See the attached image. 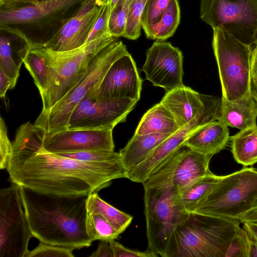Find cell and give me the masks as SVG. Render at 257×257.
Wrapping results in <instances>:
<instances>
[{
    "instance_id": "6da1fadb",
    "label": "cell",
    "mask_w": 257,
    "mask_h": 257,
    "mask_svg": "<svg viewBox=\"0 0 257 257\" xmlns=\"http://www.w3.org/2000/svg\"><path fill=\"white\" fill-rule=\"evenodd\" d=\"M46 132L27 122L18 129L7 171L12 183L39 193L89 195L125 178L121 162L79 161L42 149Z\"/></svg>"
},
{
    "instance_id": "7a4b0ae2",
    "label": "cell",
    "mask_w": 257,
    "mask_h": 257,
    "mask_svg": "<svg viewBox=\"0 0 257 257\" xmlns=\"http://www.w3.org/2000/svg\"><path fill=\"white\" fill-rule=\"evenodd\" d=\"M20 190L30 229L40 242L74 249L91 245L86 230L88 195L44 194L23 186Z\"/></svg>"
},
{
    "instance_id": "3957f363",
    "label": "cell",
    "mask_w": 257,
    "mask_h": 257,
    "mask_svg": "<svg viewBox=\"0 0 257 257\" xmlns=\"http://www.w3.org/2000/svg\"><path fill=\"white\" fill-rule=\"evenodd\" d=\"M240 223L237 219L189 213L171 234L165 257H225L241 228Z\"/></svg>"
},
{
    "instance_id": "277c9868",
    "label": "cell",
    "mask_w": 257,
    "mask_h": 257,
    "mask_svg": "<svg viewBox=\"0 0 257 257\" xmlns=\"http://www.w3.org/2000/svg\"><path fill=\"white\" fill-rule=\"evenodd\" d=\"M88 1L50 0L12 10L0 9V29L42 45Z\"/></svg>"
},
{
    "instance_id": "5b68a950",
    "label": "cell",
    "mask_w": 257,
    "mask_h": 257,
    "mask_svg": "<svg viewBox=\"0 0 257 257\" xmlns=\"http://www.w3.org/2000/svg\"><path fill=\"white\" fill-rule=\"evenodd\" d=\"M118 39L108 34L64 52L54 51L41 45L29 43L30 50L44 58L49 70L48 87L40 94L43 104L40 114L47 112L82 78L91 61L99 51Z\"/></svg>"
},
{
    "instance_id": "8992f818",
    "label": "cell",
    "mask_w": 257,
    "mask_h": 257,
    "mask_svg": "<svg viewBox=\"0 0 257 257\" xmlns=\"http://www.w3.org/2000/svg\"><path fill=\"white\" fill-rule=\"evenodd\" d=\"M128 52L118 39L99 51L91 61L82 78L47 112L40 114L34 124L46 134L67 129L70 116L78 103L92 89H97L112 64Z\"/></svg>"
},
{
    "instance_id": "52a82bcc",
    "label": "cell",
    "mask_w": 257,
    "mask_h": 257,
    "mask_svg": "<svg viewBox=\"0 0 257 257\" xmlns=\"http://www.w3.org/2000/svg\"><path fill=\"white\" fill-rule=\"evenodd\" d=\"M257 198V170L243 168L219 176L193 212L239 219L253 208Z\"/></svg>"
},
{
    "instance_id": "ba28073f",
    "label": "cell",
    "mask_w": 257,
    "mask_h": 257,
    "mask_svg": "<svg viewBox=\"0 0 257 257\" xmlns=\"http://www.w3.org/2000/svg\"><path fill=\"white\" fill-rule=\"evenodd\" d=\"M213 30L212 46L222 97L231 101L237 100L251 93V46L221 29Z\"/></svg>"
},
{
    "instance_id": "9c48e42d",
    "label": "cell",
    "mask_w": 257,
    "mask_h": 257,
    "mask_svg": "<svg viewBox=\"0 0 257 257\" xmlns=\"http://www.w3.org/2000/svg\"><path fill=\"white\" fill-rule=\"evenodd\" d=\"M144 190L148 249L165 257L171 234L189 213L182 206L173 185Z\"/></svg>"
},
{
    "instance_id": "30bf717a",
    "label": "cell",
    "mask_w": 257,
    "mask_h": 257,
    "mask_svg": "<svg viewBox=\"0 0 257 257\" xmlns=\"http://www.w3.org/2000/svg\"><path fill=\"white\" fill-rule=\"evenodd\" d=\"M200 18L252 46L257 40V0H200Z\"/></svg>"
},
{
    "instance_id": "8fae6325",
    "label": "cell",
    "mask_w": 257,
    "mask_h": 257,
    "mask_svg": "<svg viewBox=\"0 0 257 257\" xmlns=\"http://www.w3.org/2000/svg\"><path fill=\"white\" fill-rule=\"evenodd\" d=\"M20 186L0 190V257H25L34 237L23 206Z\"/></svg>"
},
{
    "instance_id": "7c38bea8",
    "label": "cell",
    "mask_w": 257,
    "mask_h": 257,
    "mask_svg": "<svg viewBox=\"0 0 257 257\" xmlns=\"http://www.w3.org/2000/svg\"><path fill=\"white\" fill-rule=\"evenodd\" d=\"M91 89L73 110L69 129H110L125 121L137 101L131 99L99 98Z\"/></svg>"
},
{
    "instance_id": "4fadbf2b",
    "label": "cell",
    "mask_w": 257,
    "mask_h": 257,
    "mask_svg": "<svg viewBox=\"0 0 257 257\" xmlns=\"http://www.w3.org/2000/svg\"><path fill=\"white\" fill-rule=\"evenodd\" d=\"M183 59L178 48L169 42L157 40L147 50L142 70L153 85L169 92L184 85Z\"/></svg>"
},
{
    "instance_id": "5bb4252c",
    "label": "cell",
    "mask_w": 257,
    "mask_h": 257,
    "mask_svg": "<svg viewBox=\"0 0 257 257\" xmlns=\"http://www.w3.org/2000/svg\"><path fill=\"white\" fill-rule=\"evenodd\" d=\"M112 130L67 128L45 135L42 149L60 154L87 151H114Z\"/></svg>"
},
{
    "instance_id": "9a60e30c",
    "label": "cell",
    "mask_w": 257,
    "mask_h": 257,
    "mask_svg": "<svg viewBox=\"0 0 257 257\" xmlns=\"http://www.w3.org/2000/svg\"><path fill=\"white\" fill-rule=\"evenodd\" d=\"M105 1L89 0L42 46L54 51L64 52L86 44Z\"/></svg>"
},
{
    "instance_id": "2e32d148",
    "label": "cell",
    "mask_w": 257,
    "mask_h": 257,
    "mask_svg": "<svg viewBox=\"0 0 257 257\" xmlns=\"http://www.w3.org/2000/svg\"><path fill=\"white\" fill-rule=\"evenodd\" d=\"M142 80L136 64L129 53L121 56L111 65L94 93L99 98H140Z\"/></svg>"
},
{
    "instance_id": "e0dca14e",
    "label": "cell",
    "mask_w": 257,
    "mask_h": 257,
    "mask_svg": "<svg viewBox=\"0 0 257 257\" xmlns=\"http://www.w3.org/2000/svg\"><path fill=\"white\" fill-rule=\"evenodd\" d=\"M207 96L183 85L166 92L160 102L172 113L181 128L205 109Z\"/></svg>"
},
{
    "instance_id": "ac0fdd59",
    "label": "cell",
    "mask_w": 257,
    "mask_h": 257,
    "mask_svg": "<svg viewBox=\"0 0 257 257\" xmlns=\"http://www.w3.org/2000/svg\"><path fill=\"white\" fill-rule=\"evenodd\" d=\"M228 126L213 119L196 128L184 145L202 154L212 156L222 151L229 140Z\"/></svg>"
},
{
    "instance_id": "d6986e66",
    "label": "cell",
    "mask_w": 257,
    "mask_h": 257,
    "mask_svg": "<svg viewBox=\"0 0 257 257\" xmlns=\"http://www.w3.org/2000/svg\"><path fill=\"white\" fill-rule=\"evenodd\" d=\"M257 102L250 93L236 100L222 97L218 119L228 126L239 130L256 125Z\"/></svg>"
},
{
    "instance_id": "ffe728a7",
    "label": "cell",
    "mask_w": 257,
    "mask_h": 257,
    "mask_svg": "<svg viewBox=\"0 0 257 257\" xmlns=\"http://www.w3.org/2000/svg\"><path fill=\"white\" fill-rule=\"evenodd\" d=\"M211 157L184 145L173 180L176 190L179 192L194 180L211 173L209 165Z\"/></svg>"
},
{
    "instance_id": "44dd1931",
    "label": "cell",
    "mask_w": 257,
    "mask_h": 257,
    "mask_svg": "<svg viewBox=\"0 0 257 257\" xmlns=\"http://www.w3.org/2000/svg\"><path fill=\"white\" fill-rule=\"evenodd\" d=\"M171 135L135 134L126 146L119 151L121 165L125 173L146 160Z\"/></svg>"
},
{
    "instance_id": "7402d4cb",
    "label": "cell",
    "mask_w": 257,
    "mask_h": 257,
    "mask_svg": "<svg viewBox=\"0 0 257 257\" xmlns=\"http://www.w3.org/2000/svg\"><path fill=\"white\" fill-rule=\"evenodd\" d=\"M0 37V70L11 80L14 88L20 75L21 66L30 51L27 40L19 46H14L12 39L1 31Z\"/></svg>"
},
{
    "instance_id": "603a6c76",
    "label": "cell",
    "mask_w": 257,
    "mask_h": 257,
    "mask_svg": "<svg viewBox=\"0 0 257 257\" xmlns=\"http://www.w3.org/2000/svg\"><path fill=\"white\" fill-rule=\"evenodd\" d=\"M179 128L172 113L160 102L144 114L135 134L172 135Z\"/></svg>"
},
{
    "instance_id": "cb8c5ba5",
    "label": "cell",
    "mask_w": 257,
    "mask_h": 257,
    "mask_svg": "<svg viewBox=\"0 0 257 257\" xmlns=\"http://www.w3.org/2000/svg\"><path fill=\"white\" fill-rule=\"evenodd\" d=\"M231 152L235 161L243 166L257 163V125L240 130L230 137Z\"/></svg>"
},
{
    "instance_id": "d4e9b609",
    "label": "cell",
    "mask_w": 257,
    "mask_h": 257,
    "mask_svg": "<svg viewBox=\"0 0 257 257\" xmlns=\"http://www.w3.org/2000/svg\"><path fill=\"white\" fill-rule=\"evenodd\" d=\"M219 176L211 172L194 180L178 192L179 201L187 212L194 211L198 204L217 183Z\"/></svg>"
},
{
    "instance_id": "484cf974",
    "label": "cell",
    "mask_w": 257,
    "mask_h": 257,
    "mask_svg": "<svg viewBox=\"0 0 257 257\" xmlns=\"http://www.w3.org/2000/svg\"><path fill=\"white\" fill-rule=\"evenodd\" d=\"M87 210L88 214H97L108 221L120 234L131 224L133 217L120 211L102 200L97 192L88 196Z\"/></svg>"
},
{
    "instance_id": "4316f807",
    "label": "cell",
    "mask_w": 257,
    "mask_h": 257,
    "mask_svg": "<svg viewBox=\"0 0 257 257\" xmlns=\"http://www.w3.org/2000/svg\"><path fill=\"white\" fill-rule=\"evenodd\" d=\"M184 145L157 166L142 183L144 189L173 185L174 175L180 159Z\"/></svg>"
},
{
    "instance_id": "83f0119b",
    "label": "cell",
    "mask_w": 257,
    "mask_h": 257,
    "mask_svg": "<svg viewBox=\"0 0 257 257\" xmlns=\"http://www.w3.org/2000/svg\"><path fill=\"white\" fill-rule=\"evenodd\" d=\"M180 21L178 0H170L161 20L153 28L150 39L164 41L175 33Z\"/></svg>"
},
{
    "instance_id": "f1b7e54d",
    "label": "cell",
    "mask_w": 257,
    "mask_h": 257,
    "mask_svg": "<svg viewBox=\"0 0 257 257\" xmlns=\"http://www.w3.org/2000/svg\"><path fill=\"white\" fill-rule=\"evenodd\" d=\"M24 63L32 76L40 94L44 92L49 84L50 74L48 66L44 58L30 50Z\"/></svg>"
},
{
    "instance_id": "f546056e",
    "label": "cell",
    "mask_w": 257,
    "mask_h": 257,
    "mask_svg": "<svg viewBox=\"0 0 257 257\" xmlns=\"http://www.w3.org/2000/svg\"><path fill=\"white\" fill-rule=\"evenodd\" d=\"M86 230L93 241L99 240L110 241L117 239L120 233L103 216L97 214H88Z\"/></svg>"
},
{
    "instance_id": "4dcf8cb0",
    "label": "cell",
    "mask_w": 257,
    "mask_h": 257,
    "mask_svg": "<svg viewBox=\"0 0 257 257\" xmlns=\"http://www.w3.org/2000/svg\"><path fill=\"white\" fill-rule=\"evenodd\" d=\"M147 0H130L123 37L135 40L141 35L142 19Z\"/></svg>"
},
{
    "instance_id": "1f68e13d",
    "label": "cell",
    "mask_w": 257,
    "mask_h": 257,
    "mask_svg": "<svg viewBox=\"0 0 257 257\" xmlns=\"http://www.w3.org/2000/svg\"><path fill=\"white\" fill-rule=\"evenodd\" d=\"M170 0H147L142 19V27L150 39L153 28L161 20Z\"/></svg>"
},
{
    "instance_id": "d6a6232c",
    "label": "cell",
    "mask_w": 257,
    "mask_h": 257,
    "mask_svg": "<svg viewBox=\"0 0 257 257\" xmlns=\"http://www.w3.org/2000/svg\"><path fill=\"white\" fill-rule=\"evenodd\" d=\"M130 0H119L110 11L108 20V32L115 37H123L126 25Z\"/></svg>"
},
{
    "instance_id": "836d02e7",
    "label": "cell",
    "mask_w": 257,
    "mask_h": 257,
    "mask_svg": "<svg viewBox=\"0 0 257 257\" xmlns=\"http://www.w3.org/2000/svg\"><path fill=\"white\" fill-rule=\"evenodd\" d=\"M57 155L86 162H121L119 152L114 151H87Z\"/></svg>"
},
{
    "instance_id": "e575fe53",
    "label": "cell",
    "mask_w": 257,
    "mask_h": 257,
    "mask_svg": "<svg viewBox=\"0 0 257 257\" xmlns=\"http://www.w3.org/2000/svg\"><path fill=\"white\" fill-rule=\"evenodd\" d=\"M74 249L40 242L36 247L28 251L25 257H74Z\"/></svg>"
},
{
    "instance_id": "d590c367",
    "label": "cell",
    "mask_w": 257,
    "mask_h": 257,
    "mask_svg": "<svg viewBox=\"0 0 257 257\" xmlns=\"http://www.w3.org/2000/svg\"><path fill=\"white\" fill-rule=\"evenodd\" d=\"M247 232L242 227L232 239L225 257H247Z\"/></svg>"
},
{
    "instance_id": "8d00e7d4",
    "label": "cell",
    "mask_w": 257,
    "mask_h": 257,
    "mask_svg": "<svg viewBox=\"0 0 257 257\" xmlns=\"http://www.w3.org/2000/svg\"><path fill=\"white\" fill-rule=\"evenodd\" d=\"M109 14L110 7L107 0H106L101 13L88 37L86 43L93 41L103 36L109 34L108 32Z\"/></svg>"
},
{
    "instance_id": "74e56055",
    "label": "cell",
    "mask_w": 257,
    "mask_h": 257,
    "mask_svg": "<svg viewBox=\"0 0 257 257\" xmlns=\"http://www.w3.org/2000/svg\"><path fill=\"white\" fill-rule=\"evenodd\" d=\"M12 149L7 133V128L3 117L0 118V169H6Z\"/></svg>"
},
{
    "instance_id": "f35d334b",
    "label": "cell",
    "mask_w": 257,
    "mask_h": 257,
    "mask_svg": "<svg viewBox=\"0 0 257 257\" xmlns=\"http://www.w3.org/2000/svg\"><path fill=\"white\" fill-rule=\"evenodd\" d=\"M113 257H158L159 255L147 249L145 251L128 248L114 240L109 241Z\"/></svg>"
},
{
    "instance_id": "ab89813d",
    "label": "cell",
    "mask_w": 257,
    "mask_h": 257,
    "mask_svg": "<svg viewBox=\"0 0 257 257\" xmlns=\"http://www.w3.org/2000/svg\"><path fill=\"white\" fill-rule=\"evenodd\" d=\"M39 0H0V9L12 10L26 6L36 5Z\"/></svg>"
},
{
    "instance_id": "60d3db41",
    "label": "cell",
    "mask_w": 257,
    "mask_h": 257,
    "mask_svg": "<svg viewBox=\"0 0 257 257\" xmlns=\"http://www.w3.org/2000/svg\"><path fill=\"white\" fill-rule=\"evenodd\" d=\"M90 257H113V252L109 241L101 240L98 244L97 249Z\"/></svg>"
},
{
    "instance_id": "b9f144b4",
    "label": "cell",
    "mask_w": 257,
    "mask_h": 257,
    "mask_svg": "<svg viewBox=\"0 0 257 257\" xmlns=\"http://www.w3.org/2000/svg\"><path fill=\"white\" fill-rule=\"evenodd\" d=\"M12 81L10 78L0 70V96L4 98L8 89H12Z\"/></svg>"
},
{
    "instance_id": "7bdbcfd3",
    "label": "cell",
    "mask_w": 257,
    "mask_h": 257,
    "mask_svg": "<svg viewBox=\"0 0 257 257\" xmlns=\"http://www.w3.org/2000/svg\"><path fill=\"white\" fill-rule=\"evenodd\" d=\"M246 230L247 232L248 244L247 257H257V239H255L246 229Z\"/></svg>"
},
{
    "instance_id": "ee69618b",
    "label": "cell",
    "mask_w": 257,
    "mask_h": 257,
    "mask_svg": "<svg viewBox=\"0 0 257 257\" xmlns=\"http://www.w3.org/2000/svg\"><path fill=\"white\" fill-rule=\"evenodd\" d=\"M251 76L252 79H257V44L252 49L251 58Z\"/></svg>"
},
{
    "instance_id": "f6af8a7d",
    "label": "cell",
    "mask_w": 257,
    "mask_h": 257,
    "mask_svg": "<svg viewBox=\"0 0 257 257\" xmlns=\"http://www.w3.org/2000/svg\"><path fill=\"white\" fill-rule=\"evenodd\" d=\"M242 223L243 227L257 239V222L248 221Z\"/></svg>"
},
{
    "instance_id": "bcb514c9",
    "label": "cell",
    "mask_w": 257,
    "mask_h": 257,
    "mask_svg": "<svg viewBox=\"0 0 257 257\" xmlns=\"http://www.w3.org/2000/svg\"><path fill=\"white\" fill-rule=\"evenodd\" d=\"M251 93L257 102V79H252L251 81Z\"/></svg>"
},
{
    "instance_id": "7dc6e473",
    "label": "cell",
    "mask_w": 257,
    "mask_h": 257,
    "mask_svg": "<svg viewBox=\"0 0 257 257\" xmlns=\"http://www.w3.org/2000/svg\"><path fill=\"white\" fill-rule=\"evenodd\" d=\"M118 1L119 0H107L110 7V12L113 9Z\"/></svg>"
},
{
    "instance_id": "c3c4849f",
    "label": "cell",
    "mask_w": 257,
    "mask_h": 257,
    "mask_svg": "<svg viewBox=\"0 0 257 257\" xmlns=\"http://www.w3.org/2000/svg\"><path fill=\"white\" fill-rule=\"evenodd\" d=\"M253 209H257V198L255 201Z\"/></svg>"
},
{
    "instance_id": "681fc988",
    "label": "cell",
    "mask_w": 257,
    "mask_h": 257,
    "mask_svg": "<svg viewBox=\"0 0 257 257\" xmlns=\"http://www.w3.org/2000/svg\"><path fill=\"white\" fill-rule=\"evenodd\" d=\"M50 1V0H39V2H45V1Z\"/></svg>"
},
{
    "instance_id": "f907efd6",
    "label": "cell",
    "mask_w": 257,
    "mask_h": 257,
    "mask_svg": "<svg viewBox=\"0 0 257 257\" xmlns=\"http://www.w3.org/2000/svg\"><path fill=\"white\" fill-rule=\"evenodd\" d=\"M255 44H257V40H256V43H255Z\"/></svg>"
}]
</instances>
